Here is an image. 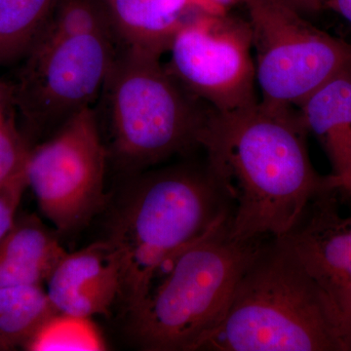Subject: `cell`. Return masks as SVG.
Returning a JSON list of instances; mask_svg holds the SVG:
<instances>
[{"mask_svg":"<svg viewBox=\"0 0 351 351\" xmlns=\"http://www.w3.org/2000/svg\"><path fill=\"white\" fill-rule=\"evenodd\" d=\"M55 0H0V66L20 61L36 43Z\"/></svg>","mask_w":351,"mask_h":351,"instance_id":"obj_16","label":"cell"},{"mask_svg":"<svg viewBox=\"0 0 351 351\" xmlns=\"http://www.w3.org/2000/svg\"><path fill=\"white\" fill-rule=\"evenodd\" d=\"M307 135L295 108L258 101L212 110L198 142L232 203L233 239H281L314 197L332 189L311 164Z\"/></svg>","mask_w":351,"mask_h":351,"instance_id":"obj_1","label":"cell"},{"mask_svg":"<svg viewBox=\"0 0 351 351\" xmlns=\"http://www.w3.org/2000/svg\"><path fill=\"white\" fill-rule=\"evenodd\" d=\"M54 311L43 285L0 287V350L24 346Z\"/></svg>","mask_w":351,"mask_h":351,"instance_id":"obj_15","label":"cell"},{"mask_svg":"<svg viewBox=\"0 0 351 351\" xmlns=\"http://www.w3.org/2000/svg\"><path fill=\"white\" fill-rule=\"evenodd\" d=\"M228 217L176 253L130 315L134 339L149 351H197L218 324L235 286L267 239L239 240Z\"/></svg>","mask_w":351,"mask_h":351,"instance_id":"obj_4","label":"cell"},{"mask_svg":"<svg viewBox=\"0 0 351 351\" xmlns=\"http://www.w3.org/2000/svg\"><path fill=\"white\" fill-rule=\"evenodd\" d=\"M117 46L161 58L197 10L189 0H105Z\"/></svg>","mask_w":351,"mask_h":351,"instance_id":"obj_12","label":"cell"},{"mask_svg":"<svg viewBox=\"0 0 351 351\" xmlns=\"http://www.w3.org/2000/svg\"><path fill=\"white\" fill-rule=\"evenodd\" d=\"M108 152L93 108L31 147L25 175L39 209L61 232L82 228L105 203Z\"/></svg>","mask_w":351,"mask_h":351,"instance_id":"obj_8","label":"cell"},{"mask_svg":"<svg viewBox=\"0 0 351 351\" xmlns=\"http://www.w3.org/2000/svg\"><path fill=\"white\" fill-rule=\"evenodd\" d=\"M96 32L114 36L105 0H55L38 36H66Z\"/></svg>","mask_w":351,"mask_h":351,"instance_id":"obj_18","label":"cell"},{"mask_svg":"<svg viewBox=\"0 0 351 351\" xmlns=\"http://www.w3.org/2000/svg\"><path fill=\"white\" fill-rule=\"evenodd\" d=\"M195 8L211 14H225L228 11L218 5L214 0H189Z\"/></svg>","mask_w":351,"mask_h":351,"instance_id":"obj_23","label":"cell"},{"mask_svg":"<svg viewBox=\"0 0 351 351\" xmlns=\"http://www.w3.org/2000/svg\"><path fill=\"white\" fill-rule=\"evenodd\" d=\"M302 15L320 12L325 8V0H280Z\"/></svg>","mask_w":351,"mask_h":351,"instance_id":"obj_21","label":"cell"},{"mask_svg":"<svg viewBox=\"0 0 351 351\" xmlns=\"http://www.w3.org/2000/svg\"><path fill=\"white\" fill-rule=\"evenodd\" d=\"M325 8L339 13L351 24V0H325Z\"/></svg>","mask_w":351,"mask_h":351,"instance_id":"obj_22","label":"cell"},{"mask_svg":"<svg viewBox=\"0 0 351 351\" xmlns=\"http://www.w3.org/2000/svg\"><path fill=\"white\" fill-rule=\"evenodd\" d=\"M306 131L319 140L332 165L331 186L345 176L351 152V66L339 71L298 107Z\"/></svg>","mask_w":351,"mask_h":351,"instance_id":"obj_13","label":"cell"},{"mask_svg":"<svg viewBox=\"0 0 351 351\" xmlns=\"http://www.w3.org/2000/svg\"><path fill=\"white\" fill-rule=\"evenodd\" d=\"M23 348L29 351H103L108 343L92 318L54 311Z\"/></svg>","mask_w":351,"mask_h":351,"instance_id":"obj_17","label":"cell"},{"mask_svg":"<svg viewBox=\"0 0 351 351\" xmlns=\"http://www.w3.org/2000/svg\"><path fill=\"white\" fill-rule=\"evenodd\" d=\"M5 104L3 87L0 86V186L25 174L31 149Z\"/></svg>","mask_w":351,"mask_h":351,"instance_id":"obj_19","label":"cell"},{"mask_svg":"<svg viewBox=\"0 0 351 351\" xmlns=\"http://www.w3.org/2000/svg\"><path fill=\"white\" fill-rule=\"evenodd\" d=\"M335 191L314 197L278 239L317 284L351 341V215L339 213Z\"/></svg>","mask_w":351,"mask_h":351,"instance_id":"obj_10","label":"cell"},{"mask_svg":"<svg viewBox=\"0 0 351 351\" xmlns=\"http://www.w3.org/2000/svg\"><path fill=\"white\" fill-rule=\"evenodd\" d=\"M101 94L113 156L133 172L200 147L198 138L213 110L186 91L160 58L120 46Z\"/></svg>","mask_w":351,"mask_h":351,"instance_id":"obj_5","label":"cell"},{"mask_svg":"<svg viewBox=\"0 0 351 351\" xmlns=\"http://www.w3.org/2000/svg\"><path fill=\"white\" fill-rule=\"evenodd\" d=\"M218 5L221 6V8L225 9V10L228 11V9L232 8V7L241 5H246L247 1L248 0H214Z\"/></svg>","mask_w":351,"mask_h":351,"instance_id":"obj_25","label":"cell"},{"mask_svg":"<svg viewBox=\"0 0 351 351\" xmlns=\"http://www.w3.org/2000/svg\"><path fill=\"white\" fill-rule=\"evenodd\" d=\"M198 350L351 351V341L301 263L269 237Z\"/></svg>","mask_w":351,"mask_h":351,"instance_id":"obj_2","label":"cell"},{"mask_svg":"<svg viewBox=\"0 0 351 351\" xmlns=\"http://www.w3.org/2000/svg\"><path fill=\"white\" fill-rule=\"evenodd\" d=\"M232 213L207 162L179 164L137 178L107 239L119 258V299L128 313L144 302L166 262Z\"/></svg>","mask_w":351,"mask_h":351,"instance_id":"obj_3","label":"cell"},{"mask_svg":"<svg viewBox=\"0 0 351 351\" xmlns=\"http://www.w3.org/2000/svg\"><path fill=\"white\" fill-rule=\"evenodd\" d=\"M66 253L40 219L34 216L16 219L0 241V287L43 285Z\"/></svg>","mask_w":351,"mask_h":351,"instance_id":"obj_14","label":"cell"},{"mask_svg":"<svg viewBox=\"0 0 351 351\" xmlns=\"http://www.w3.org/2000/svg\"><path fill=\"white\" fill-rule=\"evenodd\" d=\"M332 189L338 191H345V193H351V152L348 171H346L343 178H341V179L332 184Z\"/></svg>","mask_w":351,"mask_h":351,"instance_id":"obj_24","label":"cell"},{"mask_svg":"<svg viewBox=\"0 0 351 351\" xmlns=\"http://www.w3.org/2000/svg\"><path fill=\"white\" fill-rule=\"evenodd\" d=\"M117 49L114 36L105 32L36 39L15 82L3 88L29 144L92 108L103 93Z\"/></svg>","mask_w":351,"mask_h":351,"instance_id":"obj_6","label":"cell"},{"mask_svg":"<svg viewBox=\"0 0 351 351\" xmlns=\"http://www.w3.org/2000/svg\"><path fill=\"white\" fill-rule=\"evenodd\" d=\"M45 290L58 311L88 318L108 315L120 294L119 258L108 240L66 252L48 277Z\"/></svg>","mask_w":351,"mask_h":351,"instance_id":"obj_11","label":"cell"},{"mask_svg":"<svg viewBox=\"0 0 351 351\" xmlns=\"http://www.w3.org/2000/svg\"><path fill=\"white\" fill-rule=\"evenodd\" d=\"M27 186V175L23 174L0 186V241L15 223L16 214Z\"/></svg>","mask_w":351,"mask_h":351,"instance_id":"obj_20","label":"cell"},{"mask_svg":"<svg viewBox=\"0 0 351 351\" xmlns=\"http://www.w3.org/2000/svg\"><path fill=\"white\" fill-rule=\"evenodd\" d=\"M166 69L186 91L219 112L260 101L249 20L197 10L171 44Z\"/></svg>","mask_w":351,"mask_h":351,"instance_id":"obj_9","label":"cell"},{"mask_svg":"<svg viewBox=\"0 0 351 351\" xmlns=\"http://www.w3.org/2000/svg\"><path fill=\"white\" fill-rule=\"evenodd\" d=\"M261 103L295 108L351 66V43L330 36L280 0H248Z\"/></svg>","mask_w":351,"mask_h":351,"instance_id":"obj_7","label":"cell"}]
</instances>
